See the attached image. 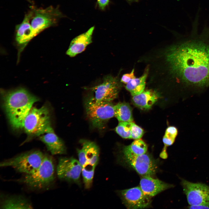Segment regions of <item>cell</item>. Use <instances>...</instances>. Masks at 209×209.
<instances>
[{"mask_svg": "<svg viewBox=\"0 0 209 209\" xmlns=\"http://www.w3.org/2000/svg\"><path fill=\"white\" fill-rule=\"evenodd\" d=\"M0 208L31 209L32 204L25 197L21 195H2L1 197Z\"/></svg>", "mask_w": 209, "mask_h": 209, "instance_id": "18", "label": "cell"}, {"mask_svg": "<svg viewBox=\"0 0 209 209\" xmlns=\"http://www.w3.org/2000/svg\"><path fill=\"white\" fill-rule=\"evenodd\" d=\"M128 2H137L138 0H127Z\"/></svg>", "mask_w": 209, "mask_h": 209, "instance_id": "31", "label": "cell"}, {"mask_svg": "<svg viewBox=\"0 0 209 209\" xmlns=\"http://www.w3.org/2000/svg\"><path fill=\"white\" fill-rule=\"evenodd\" d=\"M149 176H143L140 181V187L143 192L150 197L173 187L172 185L165 183Z\"/></svg>", "mask_w": 209, "mask_h": 209, "instance_id": "16", "label": "cell"}, {"mask_svg": "<svg viewBox=\"0 0 209 209\" xmlns=\"http://www.w3.org/2000/svg\"><path fill=\"white\" fill-rule=\"evenodd\" d=\"M134 71V69H133L130 73L123 75L120 80L121 82L126 84L131 80L136 78Z\"/></svg>", "mask_w": 209, "mask_h": 209, "instance_id": "27", "label": "cell"}, {"mask_svg": "<svg viewBox=\"0 0 209 209\" xmlns=\"http://www.w3.org/2000/svg\"><path fill=\"white\" fill-rule=\"evenodd\" d=\"M158 94L152 90L143 91L140 93L133 96L132 101L136 107L143 109H150L158 100Z\"/></svg>", "mask_w": 209, "mask_h": 209, "instance_id": "19", "label": "cell"}, {"mask_svg": "<svg viewBox=\"0 0 209 209\" xmlns=\"http://www.w3.org/2000/svg\"><path fill=\"white\" fill-rule=\"evenodd\" d=\"M32 14L30 10L25 15L22 22L16 26V39L19 44H25L34 37L30 24Z\"/></svg>", "mask_w": 209, "mask_h": 209, "instance_id": "17", "label": "cell"}, {"mask_svg": "<svg viewBox=\"0 0 209 209\" xmlns=\"http://www.w3.org/2000/svg\"><path fill=\"white\" fill-rule=\"evenodd\" d=\"M55 180V166L52 157L45 154L44 160L38 168L30 174H25L19 182L34 190L48 188Z\"/></svg>", "mask_w": 209, "mask_h": 209, "instance_id": "3", "label": "cell"}, {"mask_svg": "<svg viewBox=\"0 0 209 209\" xmlns=\"http://www.w3.org/2000/svg\"><path fill=\"white\" fill-rule=\"evenodd\" d=\"M80 149H77L79 161L82 168L95 169L99 160L100 149L94 142L81 140Z\"/></svg>", "mask_w": 209, "mask_h": 209, "instance_id": "11", "label": "cell"}, {"mask_svg": "<svg viewBox=\"0 0 209 209\" xmlns=\"http://www.w3.org/2000/svg\"><path fill=\"white\" fill-rule=\"evenodd\" d=\"M95 169L82 168L81 174L85 188L88 189L91 187Z\"/></svg>", "mask_w": 209, "mask_h": 209, "instance_id": "25", "label": "cell"}, {"mask_svg": "<svg viewBox=\"0 0 209 209\" xmlns=\"http://www.w3.org/2000/svg\"><path fill=\"white\" fill-rule=\"evenodd\" d=\"M115 116L119 122H132V109L126 102H119L114 105Z\"/></svg>", "mask_w": 209, "mask_h": 209, "instance_id": "22", "label": "cell"}, {"mask_svg": "<svg viewBox=\"0 0 209 209\" xmlns=\"http://www.w3.org/2000/svg\"><path fill=\"white\" fill-rule=\"evenodd\" d=\"M131 122H119L115 128L116 132L124 138L130 139Z\"/></svg>", "mask_w": 209, "mask_h": 209, "instance_id": "24", "label": "cell"}, {"mask_svg": "<svg viewBox=\"0 0 209 209\" xmlns=\"http://www.w3.org/2000/svg\"><path fill=\"white\" fill-rule=\"evenodd\" d=\"M45 156V154L39 150H32L2 161L0 163V166L10 167L19 172L30 174L39 167Z\"/></svg>", "mask_w": 209, "mask_h": 209, "instance_id": "5", "label": "cell"}, {"mask_svg": "<svg viewBox=\"0 0 209 209\" xmlns=\"http://www.w3.org/2000/svg\"><path fill=\"white\" fill-rule=\"evenodd\" d=\"M32 14L30 24L35 37L45 29L55 26L63 15L58 8L51 6L44 8H34Z\"/></svg>", "mask_w": 209, "mask_h": 209, "instance_id": "7", "label": "cell"}, {"mask_svg": "<svg viewBox=\"0 0 209 209\" xmlns=\"http://www.w3.org/2000/svg\"><path fill=\"white\" fill-rule=\"evenodd\" d=\"M49 107H32L26 117L23 127L26 132L31 136H39L52 127L51 114Z\"/></svg>", "mask_w": 209, "mask_h": 209, "instance_id": "4", "label": "cell"}, {"mask_svg": "<svg viewBox=\"0 0 209 209\" xmlns=\"http://www.w3.org/2000/svg\"><path fill=\"white\" fill-rule=\"evenodd\" d=\"M124 160L139 174L151 176L155 174L157 165L156 161L146 153L136 156H123Z\"/></svg>", "mask_w": 209, "mask_h": 209, "instance_id": "12", "label": "cell"}, {"mask_svg": "<svg viewBox=\"0 0 209 209\" xmlns=\"http://www.w3.org/2000/svg\"><path fill=\"white\" fill-rule=\"evenodd\" d=\"M148 70V69H147L141 76L131 80L126 84L125 86L126 89L130 92L133 96L138 95L144 91Z\"/></svg>", "mask_w": 209, "mask_h": 209, "instance_id": "20", "label": "cell"}, {"mask_svg": "<svg viewBox=\"0 0 209 209\" xmlns=\"http://www.w3.org/2000/svg\"><path fill=\"white\" fill-rule=\"evenodd\" d=\"M166 147H164L163 149L160 154V157L163 159H166L167 157V155L166 152Z\"/></svg>", "mask_w": 209, "mask_h": 209, "instance_id": "30", "label": "cell"}, {"mask_svg": "<svg viewBox=\"0 0 209 209\" xmlns=\"http://www.w3.org/2000/svg\"><path fill=\"white\" fill-rule=\"evenodd\" d=\"M198 22L193 23L191 35L170 46L165 55L174 81L183 88L209 86V27L199 34Z\"/></svg>", "mask_w": 209, "mask_h": 209, "instance_id": "1", "label": "cell"}, {"mask_svg": "<svg viewBox=\"0 0 209 209\" xmlns=\"http://www.w3.org/2000/svg\"><path fill=\"white\" fill-rule=\"evenodd\" d=\"M82 170L79 161L73 157H62L59 159L56 172L62 180L80 185Z\"/></svg>", "mask_w": 209, "mask_h": 209, "instance_id": "10", "label": "cell"}, {"mask_svg": "<svg viewBox=\"0 0 209 209\" xmlns=\"http://www.w3.org/2000/svg\"><path fill=\"white\" fill-rule=\"evenodd\" d=\"M208 74H209V63L208 66Z\"/></svg>", "mask_w": 209, "mask_h": 209, "instance_id": "32", "label": "cell"}, {"mask_svg": "<svg viewBox=\"0 0 209 209\" xmlns=\"http://www.w3.org/2000/svg\"><path fill=\"white\" fill-rule=\"evenodd\" d=\"M39 140L46 145L52 155L63 154L66 150L63 140L55 133L53 128L39 136Z\"/></svg>", "mask_w": 209, "mask_h": 209, "instance_id": "14", "label": "cell"}, {"mask_svg": "<svg viewBox=\"0 0 209 209\" xmlns=\"http://www.w3.org/2000/svg\"><path fill=\"white\" fill-rule=\"evenodd\" d=\"M190 209H209V207L203 205L190 206Z\"/></svg>", "mask_w": 209, "mask_h": 209, "instance_id": "29", "label": "cell"}, {"mask_svg": "<svg viewBox=\"0 0 209 209\" xmlns=\"http://www.w3.org/2000/svg\"><path fill=\"white\" fill-rule=\"evenodd\" d=\"M147 149L146 144L140 139L135 140L130 145L123 147V156H136L146 153Z\"/></svg>", "mask_w": 209, "mask_h": 209, "instance_id": "21", "label": "cell"}, {"mask_svg": "<svg viewBox=\"0 0 209 209\" xmlns=\"http://www.w3.org/2000/svg\"><path fill=\"white\" fill-rule=\"evenodd\" d=\"M3 106L12 127H23L24 120L33 104L39 99L23 88L11 91H2Z\"/></svg>", "mask_w": 209, "mask_h": 209, "instance_id": "2", "label": "cell"}, {"mask_svg": "<svg viewBox=\"0 0 209 209\" xmlns=\"http://www.w3.org/2000/svg\"><path fill=\"white\" fill-rule=\"evenodd\" d=\"M119 193L123 204L128 209L144 208L151 202L150 197L145 194L140 187L122 190Z\"/></svg>", "mask_w": 209, "mask_h": 209, "instance_id": "13", "label": "cell"}, {"mask_svg": "<svg viewBox=\"0 0 209 209\" xmlns=\"http://www.w3.org/2000/svg\"><path fill=\"white\" fill-rule=\"evenodd\" d=\"M85 105L87 116L95 128H102L115 116L114 105L111 102L98 101L92 96L87 100Z\"/></svg>", "mask_w": 209, "mask_h": 209, "instance_id": "6", "label": "cell"}, {"mask_svg": "<svg viewBox=\"0 0 209 209\" xmlns=\"http://www.w3.org/2000/svg\"><path fill=\"white\" fill-rule=\"evenodd\" d=\"M181 184L190 206L209 207V186L201 183H192L184 179H182Z\"/></svg>", "mask_w": 209, "mask_h": 209, "instance_id": "9", "label": "cell"}, {"mask_svg": "<svg viewBox=\"0 0 209 209\" xmlns=\"http://www.w3.org/2000/svg\"><path fill=\"white\" fill-rule=\"evenodd\" d=\"M144 134L143 130L134 123L131 122L130 139H140Z\"/></svg>", "mask_w": 209, "mask_h": 209, "instance_id": "26", "label": "cell"}, {"mask_svg": "<svg viewBox=\"0 0 209 209\" xmlns=\"http://www.w3.org/2000/svg\"><path fill=\"white\" fill-rule=\"evenodd\" d=\"M121 83L118 77L108 75L103 77L101 83L90 89L93 91V97L96 101L110 102L117 98Z\"/></svg>", "mask_w": 209, "mask_h": 209, "instance_id": "8", "label": "cell"}, {"mask_svg": "<svg viewBox=\"0 0 209 209\" xmlns=\"http://www.w3.org/2000/svg\"><path fill=\"white\" fill-rule=\"evenodd\" d=\"M178 132L177 129L174 126H170L167 128L163 138L164 147L170 146L174 143Z\"/></svg>", "mask_w": 209, "mask_h": 209, "instance_id": "23", "label": "cell"}, {"mask_svg": "<svg viewBox=\"0 0 209 209\" xmlns=\"http://www.w3.org/2000/svg\"><path fill=\"white\" fill-rule=\"evenodd\" d=\"M94 29V27L92 26L86 32L73 38L70 43L66 54L73 57L83 51L92 42V35Z\"/></svg>", "mask_w": 209, "mask_h": 209, "instance_id": "15", "label": "cell"}, {"mask_svg": "<svg viewBox=\"0 0 209 209\" xmlns=\"http://www.w3.org/2000/svg\"><path fill=\"white\" fill-rule=\"evenodd\" d=\"M97 1L100 8L104 10L108 4L109 0H97Z\"/></svg>", "mask_w": 209, "mask_h": 209, "instance_id": "28", "label": "cell"}]
</instances>
